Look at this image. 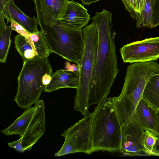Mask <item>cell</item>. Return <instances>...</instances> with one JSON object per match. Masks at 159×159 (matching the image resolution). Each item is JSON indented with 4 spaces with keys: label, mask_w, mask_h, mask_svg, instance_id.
<instances>
[{
    "label": "cell",
    "mask_w": 159,
    "mask_h": 159,
    "mask_svg": "<svg viewBox=\"0 0 159 159\" xmlns=\"http://www.w3.org/2000/svg\"><path fill=\"white\" fill-rule=\"evenodd\" d=\"M112 14L104 8L91 18L98 31L97 57L90 84L88 106H98L110 93L119 70L116 53V33L112 32Z\"/></svg>",
    "instance_id": "cell-1"
},
{
    "label": "cell",
    "mask_w": 159,
    "mask_h": 159,
    "mask_svg": "<svg viewBox=\"0 0 159 159\" xmlns=\"http://www.w3.org/2000/svg\"><path fill=\"white\" fill-rule=\"evenodd\" d=\"M94 112L91 134L93 152H121L122 127L111 98H106Z\"/></svg>",
    "instance_id": "cell-2"
},
{
    "label": "cell",
    "mask_w": 159,
    "mask_h": 159,
    "mask_svg": "<svg viewBox=\"0 0 159 159\" xmlns=\"http://www.w3.org/2000/svg\"><path fill=\"white\" fill-rule=\"evenodd\" d=\"M84 48L79 66V83L75 97L74 108L84 116L89 112L88 100L93 70L97 57L98 34L96 24L93 22L82 29Z\"/></svg>",
    "instance_id": "cell-3"
},
{
    "label": "cell",
    "mask_w": 159,
    "mask_h": 159,
    "mask_svg": "<svg viewBox=\"0 0 159 159\" xmlns=\"http://www.w3.org/2000/svg\"><path fill=\"white\" fill-rule=\"evenodd\" d=\"M52 74V68L48 57L23 62L17 78L18 87L14 101L22 108H28L39 100L45 86L43 75Z\"/></svg>",
    "instance_id": "cell-4"
},
{
    "label": "cell",
    "mask_w": 159,
    "mask_h": 159,
    "mask_svg": "<svg viewBox=\"0 0 159 159\" xmlns=\"http://www.w3.org/2000/svg\"><path fill=\"white\" fill-rule=\"evenodd\" d=\"M40 28L51 53H55L79 66L84 48L82 30L66 29L58 23Z\"/></svg>",
    "instance_id": "cell-5"
},
{
    "label": "cell",
    "mask_w": 159,
    "mask_h": 159,
    "mask_svg": "<svg viewBox=\"0 0 159 159\" xmlns=\"http://www.w3.org/2000/svg\"><path fill=\"white\" fill-rule=\"evenodd\" d=\"M45 103L39 100L33 107L26 108L22 114L1 132L8 136L19 135L22 146L30 151L45 131Z\"/></svg>",
    "instance_id": "cell-6"
},
{
    "label": "cell",
    "mask_w": 159,
    "mask_h": 159,
    "mask_svg": "<svg viewBox=\"0 0 159 159\" xmlns=\"http://www.w3.org/2000/svg\"><path fill=\"white\" fill-rule=\"evenodd\" d=\"M159 74V64L154 61L133 63L126 71L119 97L125 105L136 106L142 99L146 84L153 76Z\"/></svg>",
    "instance_id": "cell-7"
},
{
    "label": "cell",
    "mask_w": 159,
    "mask_h": 159,
    "mask_svg": "<svg viewBox=\"0 0 159 159\" xmlns=\"http://www.w3.org/2000/svg\"><path fill=\"white\" fill-rule=\"evenodd\" d=\"M94 111L89 113L61 134L65 141L55 157L82 152L90 154L93 152L91 140L92 130L94 115Z\"/></svg>",
    "instance_id": "cell-8"
},
{
    "label": "cell",
    "mask_w": 159,
    "mask_h": 159,
    "mask_svg": "<svg viewBox=\"0 0 159 159\" xmlns=\"http://www.w3.org/2000/svg\"><path fill=\"white\" fill-rule=\"evenodd\" d=\"M120 52L124 63L156 61L159 58V37L127 44L120 48Z\"/></svg>",
    "instance_id": "cell-9"
},
{
    "label": "cell",
    "mask_w": 159,
    "mask_h": 159,
    "mask_svg": "<svg viewBox=\"0 0 159 159\" xmlns=\"http://www.w3.org/2000/svg\"><path fill=\"white\" fill-rule=\"evenodd\" d=\"M14 39L15 48L23 62L48 57L51 53L41 30L27 37L18 34Z\"/></svg>",
    "instance_id": "cell-10"
},
{
    "label": "cell",
    "mask_w": 159,
    "mask_h": 159,
    "mask_svg": "<svg viewBox=\"0 0 159 159\" xmlns=\"http://www.w3.org/2000/svg\"><path fill=\"white\" fill-rule=\"evenodd\" d=\"M69 0H33L40 28L56 24L63 15Z\"/></svg>",
    "instance_id": "cell-11"
},
{
    "label": "cell",
    "mask_w": 159,
    "mask_h": 159,
    "mask_svg": "<svg viewBox=\"0 0 159 159\" xmlns=\"http://www.w3.org/2000/svg\"><path fill=\"white\" fill-rule=\"evenodd\" d=\"M144 136V130L135 121L123 126L121 152L125 156H146L143 151Z\"/></svg>",
    "instance_id": "cell-12"
},
{
    "label": "cell",
    "mask_w": 159,
    "mask_h": 159,
    "mask_svg": "<svg viewBox=\"0 0 159 159\" xmlns=\"http://www.w3.org/2000/svg\"><path fill=\"white\" fill-rule=\"evenodd\" d=\"M90 18L87 9L74 0L69 1L65 12L57 23L63 27L74 30H82Z\"/></svg>",
    "instance_id": "cell-13"
},
{
    "label": "cell",
    "mask_w": 159,
    "mask_h": 159,
    "mask_svg": "<svg viewBox=\"0 0 159 159\" xmlns=\"http://www.w3.org/2000/svg\"><path fill=\"white\" fill-rule=\"evenodd\" d=\"M7 20L6 25L12 20L22 26L31 34L39 31L37 29L39 22L34 16L32 18L25 14L14 4V1L9 2L2 11L0 12Z\"/></svg>",
    "instance_id": "cell-14"
},
{
    "label": "cell",
    "mask_w": 159,
    "mask_h": 159,
    "mask_svg": "<svg viewBox=\"0 0 159 159\" xmlns=\"http://www.w3.org/2000/svg\"><path fill=\"white\" fill-rule=\"evenodd\" d=\"M134 121L144 130H152L159 135V120L157 112L143 99L137 106Z\"/></svg>",
    "instance_id": "cell-15"
},
{
    "label": "cell",
    "mask_w": 159,
    "mask_h": 159,
    "mask_svg": "<svg viewBox=\"0 0 159 159\" xmlns=\"http://www.w3.org/2000/svg\"><path fill=\"white\" fill-rule=\"evenodd\" d=\"M78 72L65 69H59L52 75L50 83L45 88V92H51L63 88H78L79 83Z\"/></svg>",
    "instance_id": "cell-16"
},
{
    "label": "cell",
    "mask_w": 159,
    "mask_h": 159,
    "mask_svg": "<svg viewBox=\"0 0 159 159\" xmlns=\"http://www.w3.org/2000/svg\"><path fill=\"white\" fill-rule=\"evenodd\" d=\"M158 74L153 76L149 80L144 89L142 97V99L157 112H159Z\"/></svg>",
    "instance_id": "cell-17"
},
{
    "label": "cell",
    "mask_w": 159,
    "mask_h": 159,
    "mask_svg": "<svg viewBox=\"0 0 159 159\" xmlns=\"http://www.w3.org/2000/svg\"><path fill=\"white\" fill-rule=\"evenodd\" d=\"M5 18L0 13V61L4 63L7 58L11 44V35L12 29L7 26Z\"/></svg>",
    "instance_id": "cell-18"
},
{
    "label": "cell",
    "mask_w": 159,
    "mask_h": 159,
    "mask_svg": "<svg viewBox=\"0 0 159 159\" xmlns=\"http://www.w3.org/2000/svg\"><path fill=\"white\" fill-rule=\"evenodd\" d=\"M154 4V0H145L141 13L138 14L135 19L137 28L144 27L151 29Z\"/></svg>",
    "instance_id": "cell-19"
},
{
    "label": "cell",
    "mask_w": 159,
    "mask_h": 159,
    "mask_svg": "<svg viewBox=\"0 0 159 159\" xmlns=\"http://www.w3.org/2000/svg\"><path fill=\"white\" fill-rule=\"evenodd\" d=\"M159 145V135L155 132L148 129L144 130L143 152L146 155L151 156L152 152Z\"/></svg>",
    "instance_id": "cell-20"
},
{
    "label": "cell",
    "mask_w": 159,
    "mask_h": 159,
    "mask_svg": "<svg viewBox=\"0 0 159 159\" xmlns=\"http://www.w3.org/2000/svg\"><path fill=\"white\" fill-rule=\"evenodd\" d=\"M125 7L126 10L128 11L130 16L133 19H135L138 14L137 12L135 0H121Z\"/></svg>",
    "instance_id": "cell-21"
},
{
    "label": "cell",
    "mask_w": 159,
    "mask_h": 159,
    "mask_svg": "<svg viewBox=\"0 0 159 159\" xmlns=\"http://www.w3.org/2000/svg\"><path fill=\"white\" fill-rule=\"evenodd\" d=\"M10 22V26L12 30L17 32L19 34L25 37L30 36L31 35V34L23 26L12 20H11Z\"/></svg>",
    "instance_id": "cell-22"
},
{
    "label": "cell",
    "mask_w": 159,
    "mask_h": 159,
    "mask_svg": "<svg viewBox=\"0 0 159 159\" xmlns=\"http://www.w3.org/2000/svg\"><path fill=\"white\" fill-rule=\"evenodd\" d=\"M155 4L153 9L151 29L159 25V0H154Z\"/></svg>",
    "instance_id": "cell-23"
},
{
    "label": "cell",
    "mask_w": 159,
    "mask_h": 159,
    "mask_svg": "<svg viewBox=\"0 0 159 159\" xmlns=\"http://www.w3.org/2000/svg\"><path fill=\"white\" fill-rule=\"evenodd\" d=\"M22 140L21 138L14 142L8 143V146L20 153H23L25 149L22 146Z\"/></svg>",
    "instance_id": "cell-24"
},
{
    "label": "cell",
    "mask_w": 159,
    "mask_h": 159,
    "mask_svg": "<svg viewBox=\"0 0 159 159\" xmlns=\"http://www.w3.org/2000/svg\"><path fill=\"white\" fill-rule=\"evenodd\" d=\"M65 67L66 69L73 72H78L79 66L77 64H71L68 61H66L65 64Z\"/></svg>",
    "instance_id": "cell-25"
},
{
    "label": "cell",
    "mask_w": 159,
    "mask_h": 159,
    "mask_svg": "<svg viewBox=\"0 0 159 159\" xmlns=\"http://www.w3.org/2000/svg\"><path fill=\"white\" fill-rule=\"evenodd\" d=\"M136 5L137 12L140 14L142 11L145 0H135Z\"/></svg>",
    "instance_id": "cell-26"
},
{
    "label": "cell",
    "mask_w": 159,
    "mask_h": 159,
    "mask_svg": "<svg viewBox=\"0 0 159 159\" xmlns=\"http://www.w3.org/2000/svg\"><path fill=\"white\" fill-rule=\"evenodd\" d=\"M52 74L47 73L43 75L42 78V82L43 84L45 86L50 82L52 80Z\"/></svg>",
    "instance_id": "cell-27"
},
{
    "label": "cell",
    "mask_w": 159,
    "mask_h": 159,
    "mask_svg": "<svg viewBox=\"0 0 159 159\" xmlns=\"http://www.w3.org/2000/svg\"><path fill=\"white\" fill-rule=\"evenodd\" d=\"M13 1V0H0V12H2L8 3Z\"/></svg>",
    "instance_id": "cell-28"
},
{
    "label": "cell",
    "mask_w": 159,
    "mask_h": 159,
    "mask_svg": "<svg viewBox=\"0 0 159 159\" xmlns=\"http://www.w3.org/2000/svg\"><path fill=\"white\" fill-rule=\"evenodd\" d=\"M84 5H89L90 4L95 2H96L101 0H80Z\"/></svg>",
    "instance_id": "cell-29"
},
{
    "label": "cell",
    "mask_w": 159,
    "mask_h": 159,
    "mask_svg": "<svg viewBox=\"0 0 159 159\" xmlns=\"http://www.w3.org/2000/svg\"><path fill=\"white\" fill-rule=\"evenodd\" d=\"M151 156H159V150L157 149L154 150L151 153Z\"/></svg>",
    "instance_id": "cell-30"
},
{
    "label": "cell",
    "mask_w": 159,
    "mask_h": 159,
    "mask_svg": "<svg viewBox=\"0 0 159 159\" xmlns=\"http://www.w3.org/2000/svg\"><path fill=\"white\" fill-rule=\"evenodd\" d=\"M157 115H158V119H159V112H157Z\"/></svg>",
    "instance_id": "cell-31"
},
{
    "label": "cell",
    "mask_w": 159,
    "mask_h": 159,
    "mask_svg": "<svg viewBox=\"0 0 159 159\" xmlns=\"http://www.w3.org/2000/svg\"><path fill=\"white\" fill-rule=\"evenodd\" d=\"M158 75H159V74H158Z\"/></svg>",
    "instance_id": "cell-32"
}]
</instances>
